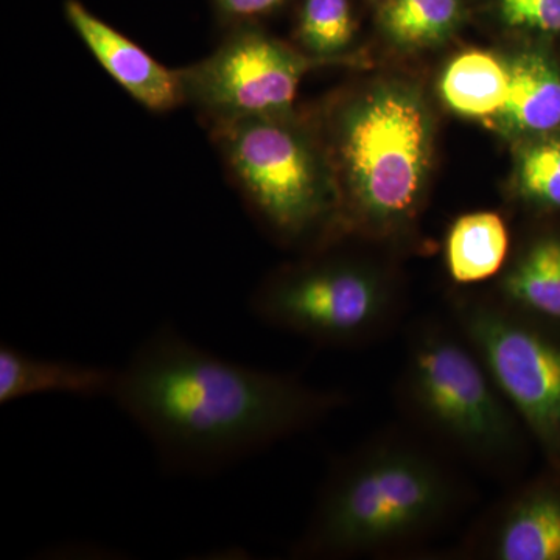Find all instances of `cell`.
I'll list each match as a JSON object with an SVG mask.
<instances>
[{"instance_id": "cell-1", "label": "cell", "mask_w": 560, "mask_h": 560, "mask_svg": "<svg viewBox=\"0 0 560 560\" xmlns=\"http://www.w3.org/2000/svg\"><path fill=\"white\" fill-rule=\"evenodd\" d=\"M110 399L171 474L209 475L315 429L348 404L285 372L221 359L171 323L116 371Z\"/></svg>"}, {"instance_id": "cell-2", "label": "cell", "mask_w": 560, "mask_h": 560, "mask_svg": "<svg viewBox=\"0 0 560 560\" xmlns=\"http://www.w3.org/2000/svg\"><path fill=\"white\" fill-rule=\"evenodd\" d=\"M469 500L464 482L429 445L383 438L337 460L293 558L396 555L436 536Z\"/></svg>"}, {"instance_id": "cell-3", "label": "cell", "mask_w": 560, "mask_h": 560, "mask_svg": "<svg viewBox=\"0 0 560 560\" xmlns=\"http://www.w3.org/2000/svg\"><path fill=\"white\" fill-rule=\"evenodd\" d=\"M324 143L341 200L342 231L399 237L418 220L434 156V120L419 88L378 81L327 113Z\"/></svg>"}, {"instance_id": "cell-4", "label": "cell", "mask_w": 560, "mask_h": 560, "mask_svg": "<svg viewBox=\"0 0 560 560\" xmlns=\"http://www.w3.org/2000/svg\"><path fill=\"white\" fill-rule=\"evenodd\" d=\"M399 399L431 441L495 474H514L528 431L455 320L425 319L411 331Z\"/></svg>"}, {"instance_id": "cell-5", "label": "cell", "mask_w": 560, "mask_h": 560, "mask_svg": "<svg viewBox=\"0 0 560 560\" xmlns=\"http://www.w3.org/2000/svg\"><path fill=\"white\" fill-rule=\"evenodd\" d=\"M209 127L235 184L272 237L296 246L342 232L340 190L326 143L293 110Z\"/></svg>"}, {"instance_id": "cell-6", "label": "cell", "mask_w": 560, "mask_h": 560, "mask_svg": "<svg viewBox=\"0 0 560 560\" xmlns=\"http://www.w3.org/2000/svg\"><path fill=\"white\" fill-rule=\"evenodd\" d=\"M249 307L265 326L340 349L378 340L401 316L388 272L341 256L276 271L254 291Z\"/></svg>"}, {"instance_id": "cell-7", "label": "cell", "mask_w": 560, "mask_h": 560, "mask_svg": "<svg viewBox=\"0 0 560 560\" xmlns=\"http://www.w3.org/2000/svg\"><path fill=\"white\" fill-rule=\"evenodd\" d=\"M453 320L517 412L548 467L560 470V323L497 298H464Z\"/></svg>"}, {"instance_id": "cell-8", "label": "cell", "mask_w": 560, "mask_h": 560, "mask_svg": "<svg viewBox=\"0 0 560 560\" xmlns=\"http://www.w3.org/2000/svg\"><path fill=\"white\" fill-rule=\"evenodd\" d=\"M323 65L329 62L242 24L209 57L178 73L186 103L212 124L291 113L302 77Z\"/></svg>"}, {"instance_id": "cell-9", "label": "cell", "mask_w": 560, "mask_h": 560, "mask_svg": "<svg viewBox=\"0 0 560 560\" xmlns=\"http://www.w3.org/2000/svg\"><path fill=\"white\" fill-rule=\"evenodd\" d=\"M490 560H560V470L548 467L482 523L471 550Z\"/></svg>"}, {"instance_id": "cell-10", "label": "cell", "mask_w": 560, "mask_h": 560, "mask_svg": "<svg viewBox=\"0 0 560 560\" xmlns=\"http://www.w3.org/2000/svg\"><path fill=\"white\" fill-rule=\"evenodd\" d=\"M65 11L73 31L103 69L140 105L165 113L186 103L178 70L167 69L151 58L135 40L95 16L79 0H66Z\"/></svg>"}, {"instance_id": "cell-11", "label": "cell", "mask_w": 560, "mask_h": 560, "mask_svg": "<svg viewBox=\"0 0 560 560\" xmlns=\"http://www.w3.org/2000/svg\"><path fill=\"white\" fill-rule=\"evenodd\" d=\"M116 371L69 360L39 359L3 342L0 346V401L11 404L40 394L109 397Z\"/></svg>"}, {"instance_id": "cell-12", "label": "cell", "mask_w": 560, "mask_h": 560, "mask_svg": "<svg viewBox=\"0 0 560 560\" xmlns=\"http://www.w3.org/2000/svg\"><path fill=\"white\" fill-rule=\"evenodd\" d=\"M511 86L499 120L517 136L548 135L560 127V70L539 50L522 51L510 61Z\"/></svg>"}, {"instance_id": "cell-13", "label": "cell", "mask_w": 560, "mask_h": 560, "mask_svg": "<svg viewBox=\"0 0 560 560\" xmlns=\"http://www.w3.org/2000/svg\"><path fill=\"white\" fill-rule=\"evenodd\" d=\"M501 300L560 323V231H544L521 249L500 279Z\"/></svg>"}, {"instance_id": "cell-14", "label": "cell", "mask_w": 560, "mask_h": 560, "mask_svg": "<svg viewBox=\"0 0 560 560\" xmlns=\"http://www.w3.org/2000/svg\"><path fill=\"white\" fill-rule=\"evenodd\" d=\"M508 62L485 50H467L445 68L440 90L445 105L467 119H499L510 97Z\"/></svg>"}, {"instance_id": "cell-15", "label": "cell", "mask_w": 560, "mask_h": 560, "mask_svg": "<svg viewBox=\"0 0 560 560\" xmlns=\"http://www.w3.org/2000/svg\"><path fill=\"white\" fill-rule=\"evenodd\" d=\"M510 232L497 212H474L459 217L448 231L445 264L459 285L485 282L506 261Z\"/></svg>"}, {"instance_id": "cell-16", "label": "cell", "mask_w": 560, "mask_h": 560, "mask_svg": "<svg viewBox=\"0 0 560 560\" xmlns=\"http://www.w3.org/2000/svg\"><path fill=\"white\" fill-rule=\"evenodd\" d=\"M383 35L401 50L447 43L460 27L464 0H377Z\"/></svg>"}, {"instance_id": "cell-17", "label": "cell", "mask_w": 560, "mask_h": 560, "mask_svg": "<svg viewBox=\"0 0 560 560\" xmlns=\"http://www.w3.org/2000/svg\"><path fill=\"white\" fill-rule=\"evenodd\" d=\"M357 24L349 0H304L296 38L313 58L334 62L348 51Z\"/></svg>"}, {"instance_id": "cell-18", "label": "cell", "mask_w": 560, "mask_h": 560, "mask_svg": "<svg viewBox=\"0 0 560 560\" xmlns=\"http://www.w3.org/2000/svg\"><path fill=\"white\" fill-rule=\"evenodd\" d=\"M515 189L523 201L541 210H560V138L539 136L521 150Z\"/></svg>"}, {"instance_id": "cell-19", "label": "cell", "mask_w": 560, "mask_h": 560, "mask_svg": "<svg viewBox=\"0 0 560 560\" xmlns=\"http://www.w3.org/2000/svg\"><path fill=\"white\" fill-rule=\"evenodd\" d=\"M501 21L517 31L560 32V0H497Z\"/></svg>"}, {"instance_id": "cell-20", "label": "cell", "mask_w": 560, "mask_h": 560, "mask_svg": "<svg viewBox=\"0 0 560 560\" xmlns=\"http://www.w3.org/2000/svg\"><path fill=\"white\" fill-rule=\"evenodd\" d=\"M287 0H213L220 16L234 24H253L275 13Z\"/></svg>"}]
</instances>
